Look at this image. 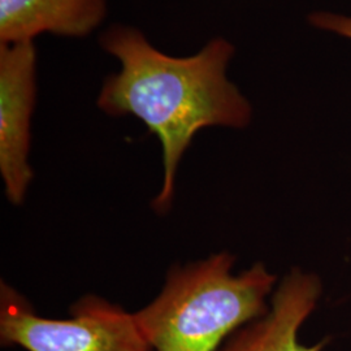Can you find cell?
<instances>
[{"instance_id":"obj_7","label":"cell","mask_w":351,"mask_h":351,"mask_svg":"<svg viewBox=\"0 0 351 351\" xmlns=\"http://www.w3.org/2000/svg\"><path fill=\"white\" fill-rule=\"evenodd\" d=\"M308 21L317 29L351 39V17L336 13L315 12L308 17Z\"/></svg>"},{"instance_id":"obj_5","label":"cell","mask_w":351,"mask_h":351,"mask_svg":"<svg viewBox=\"0 0 351 351\" xmlns=\"http://www.w3.org/2000/svg\"><path fill=\"white\" fill-rule=\"evenodd\" d=\"M323 294L314 272L293 268L277 284L267 314L234 332L217 351H323L326 341L306 345L300 330Z\"/></svg>"},{"instance_id":"obj_2","label":"cell","mask_w":351,"mask_h":351,"mask_svg":"<svg viewBox=\"0 0 351 351\" xmlns=\"http://www.w3.org/2000/svg\"><path fill=\"white\" fill-rule=\"evenodd\" d=\"M236 258L221 251L173 267L160 294L134 313L154 351H217L239 328L268 313L277 277L263 263L233 274Z\"/></svg>"},{"instance_id":"obj_4","label":"cell","mask_w":351,"mask_h":351,"mask_svg":"<svg viewBox=\"0 0 351 351\" xmlns=\"http://www.w3.org/2000/svg\"><path fill=\"white\" fill-rule=\"evenodd\" d=\"M37 99L34 40L0 43V173L8 201L21 204L33 180L30 121Z\"/></svg>"},{"instance_id":"obj_1","label":"cell","mask_w":351,"mask_h":351,"mask_svg":"<svg viewBox=\"0 0 351 351\" xmlns=\"http://www.w3.org/2000/svg\"><path fill=\"white\" fill-rule=\"evenodd\" d=\"M101 46L121 68L104 81L98 107L110 116L137 117L159 139L163 182L152 208L167 213L178 164L195 134L211 126L250 124V103L226 77L234 47L216 38L193 56L175 58L156 50L137 29L123 25L108 29Z\"/></svg>"},{"instance_id":"obj_3","label":"cell","mask_w":351,"mask_h":351,"mask_svg":"<svg viewBox=\"0 0 351 351\" xmlns=\"http://www.w3.org/2000/svg\"><path fill=\"white\" fill-rule=\"evenodd\" d=\"M0 342L26 351H154L134 315L97 295L71 307L69 319L36 314L23 295L7 284L0 291Z\"/></svg>"},{"instance_id":"obj_6","label":"cell","mask_w":351,"mask_h":351,"mask_svg":"<svg viewBox=\"0 0 351 351\" xmlns=\"http://www.w3.org/2000/svg\"><path fill=\"white\" fill-rule=\"evenodd\" d=\"M107 0H0V43L50 33L86 37L106 17Z\"/></svg>"}]
</instances>
